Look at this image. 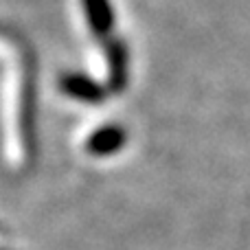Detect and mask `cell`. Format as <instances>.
<instances>
[{
  "mask_svg": "<svg viewBox=\"0 0 250 250\" xmlns=\"http://www.w3.org/2000/svg\"><path fill=\"white\" fill-rule=\"evenodd\" d=\"M125 136L123 132L119 127H105L101 129V132H97L95 136L90 138V143H88V149L92 151V154H112V151H117L119 147L123 145Z\"/></svg>",
  "mask_w": 250,
  "mask_h": 250,
  "instance_id": "1",
  "label": "cell"
}]
</instances>
